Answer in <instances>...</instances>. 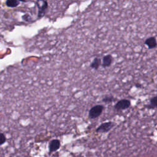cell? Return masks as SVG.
Wrapping results in <instances>:
<instances>
[{
  "instance_id": "cell-1",
  "label": "cell",
  "mask_w": 157,
  "mask_h": 157,
  "mask_svg": "<svg viewBox=\"0 0 157 157\" xmlns=\"http://www.w3.org/2000/svg\"><path fill=\"white\" fill-rule=\"evenodd\" d=\"M104 110V106L101 104H98L92 107L88 112V117L91 119H94L99 117Z\"/></svg>"
},
{
  "instance_id": "cell-2",
  "label": "cell",
  "mask_w": 157,
  "mask_h": 157,
  "mask_svg": "<svg viewBox=\"0 0 157 157\" xmlns=\"http://www.w3.org/2000/svg\"><path fill=\"white\" fill-rule=\"evenodd\" d=\"M36 4L38 8V17L41 18L45 15L48 8L47 0H37Z\"/></svg>"
},
{
  "instance_id": "cell-3",
  "label": "cell",
  "mask_w": 157,
  "mask_h": 157,
  "mask_svg": "<svg viewBox=\"0 0 157 157\" xmlns=\"http://www.w3.org/2000/svg\"><path fill=\"white\" fill-rule=\"evenodd\" d=\"M115 124L112 121L104 122L101 124L96 129V132L98 133H105L109 132L113 126Z\"/></svg>"
},
{
  "instance_id": "cell-4",
  "label": "cell",
  "mask_w": 157,
  "mask_h": 157,
  "mask_svg": "<svg viewBox=\"0 0 157 157\" xmlns=\"http://www.w3.org/2000/svg\"><path fill=\"white\" fill-rule=\"evenodd\" d=\"M131 105V102L129 100L126 99H123L118 101L115 105H114V108L117 111L123 110L128 109Z\"/></svg>"
},
{
  "instance_id": "cell-5",
  "label": "cell",
  "mask_w": 157,
  "mask_h": 157,
  "mask_svg": "<svg viewBox=\"0 0 157 157\" xmlns=\"http://www.w3.org/2000/svg\"><path fill=\"white\" fill-rule=\"evenodd\" d=\"M144 44L147 46L148 49H153L157 46V40L155 37L151 36L146 39Z\"/></svg>"
},
{
  "instance_id": "cell-6",
  "label": "cell",
  "mask_w": 157,
  "mask_h": 157,
  "mask_svg": "<svg viewBox=\"0 0 157 157\" xmlns=\"http://www.w3.org/2000/svg\"><path fill=\"white\" fill-rule=\"evenodd\" d=\"M113 61V58L111 55L108 54L103 56L102 62H101V66L102 67L105 68L110 66Z\"/></svg>"
},
{
  "instance_id": "cell-7",
  "label": "cell",
  "mask_w": 157,
  "mask_h": 157,
  "mask_svg": "<svg viewBox=\"0 0 157 157\" xmlns=\"http://www.w3.org/2000/svg\"><path fill=\"white\" fill-rule=\"evenodd\" d=\"M101 65V60L98 57H95L93 60L92 61V62L91 63L90 67L91 69L97 70L99 69V67H100V66Z\"/></svg>"
},
{
  "instance_id": "cell-8",
  "label": "cell",
  "mask_w": 157,
  "mask_h": 157,
  "mask_svg": "<svg viewBox=\"0 0 157 157\" xmlns=\"http://www.w3.org/2000/svg\"><path fill=\"white\" fill-rule=\"evenodd\" d=\"M60 147V142L58 140H53L50 144V150L51 151H54L58 150Z\"/></svg>"
},
{
  "instance_id": "cell-9",
  "label": "cell",
  "mask_w": 157,
  "mask_h": 157,
  "mask_svg": "<svg viewBox=\"0 0 157 157\" xmlns=\"http://www.w3.org/2000/svg\"><path fill=\"white\" fill-rule=\"evenodd\" d=\"M148 109H154L157 107V96L153 97L150 100V103L145 106Z\"/></svg>"
},
{
  "instance_id": "cell-10",
  "label": "cell",
  "mask_w": 157,
  "mask_h": 157,
  "mask_svg": "<svg viewBox=\"0 0 157 157\" xmlns=\"http://www.w3.org/2000/svg\"><path fill=\"white\" fill-rule=\"evenodd\" d=\"M20 4V1L18 0H7L6 2V4L7 7H15Z\"/></svg>"
},
{
  "instance_id": "cell-11",
  "label": "cell",
  "mask_w": 157,
  "mask_h": 157,
  "mask_svg": "<svg viewBox=\"0 0 157 157\" xmlns=\"http://www.w3.org/2000/svg\"><path fill=\"white\" fill-rule=\"evenodd\" d=\"M115 99L112 95H106V96H105L102 98V101L103 102L108 104V103H110V102L114 101Z\"/></svg>"
},
{
  "instance_id": "cell-12",
  "label": "cell",
  "mask_w": 157,
  "mask_h": 157,
  "mask_svg": "<svg viewBox=\"0 0 157 157\" xmlns=\"http://www.w3.org/2000/svg\"><path fill=\"white\" fill-rule=\"evenodd\" d=\"M136 86H137V87H138V88H140V87L141 86V85H139V84H137V85H136Z\"/></svg>"
},
{
  "instance_id": "cell-13",
  "label": "cell",
  "mask_w": 157,
  "mask_h": 157,
  "mask_svg": "<svg viewBox=\"0 0 157 157\" xmlns=\"http://www.w3.org/2000/svg\"><path fill=\"white\" fill-rule=\"evenodd\" d=\"M19 1H22V2H25V1H26V0H18Z\"/></svg>"
}]
</instances>
